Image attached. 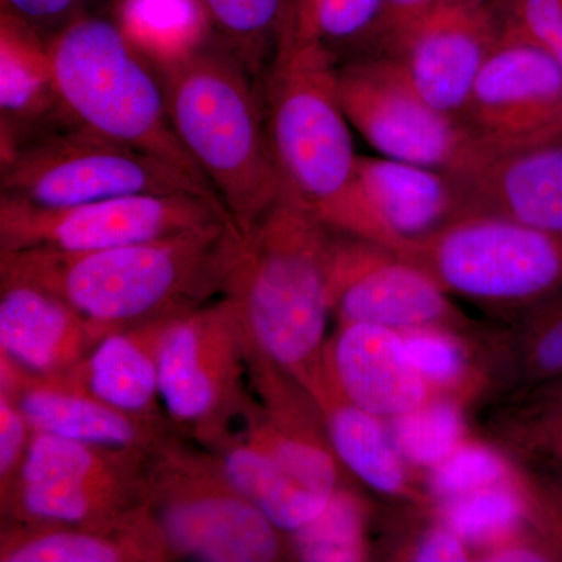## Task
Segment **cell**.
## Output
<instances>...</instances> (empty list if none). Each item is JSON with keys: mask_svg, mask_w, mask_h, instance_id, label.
<instances>
[{"mask_svg": "<svg viewBox=\"0 0 562 562\" xmlns=\"http://www.w3.org/2000/svg\"><path fill=\"white\" fill-rule=\"evenodd\" d=\"M517 487L531 530L562 561V479L520 464Z\"/></svg>", "mask_w": 562, "mask_h": 562, "instance_id": "obj_36", "label": "cell"}, {"mask_svg": "<svg viewBox=\"0 0 562 562\" xmlns=\"http://www.w3.org/2000/svg\"><path fill=\"white\" fill-rule=\"evenodd\" d=\"M171 550L143 505L124 519L101 527H27L2 532V562H161Z\"/></svg>", "mask_w": 562, "mask_h": 562, "instance_id": "obj_22", "label": "cell"}, {"mask_svg": "<svg viewBox=\"0 0 562 562\" xmlns=\"http://www.w3.org/2000/svg\"><path fill=\"white\" fill-rule=\"evenodd\" d=\"M324 419L328 442L342 468L366 486L386 497L428 512L432 502L392 441L386 422L350 405L328 384L316 402Z\"/></svg>", "mask_w": 562, "mask_h": 562, "instance_id": "obj_24", "label": "cell"}, {"mask_svg": "<svg viewBox=\"0 0 562 562\" xmlns=\"http://www.w3.org/2000/svg\"><path fill=\"white\" fill-rule=\"evenodd\" d=\"M2 149L33 133L70 121L63 111L46 60V43L27 27L2 16Z\"/></svg>", "mask_w": 562, "mask_h": 562, "instance_id": "obj_25", "label": "cell"}, {"mask_svg": "<svg viewBox=\"0 0 562 562\" xmlns=\"http://www.w3.org/2000/svg\"><path fill=\"white\" fill-rule=\"evenodd\" d=\"M392 251L505 322L562 290V233L503 217L471 214Z\"/></svg>", "mask_w": 562, "mask_h": 562, "instance_id": "obj_8", "label": "cell"}, {"mask_svg": "<svg viewBox=\"0 0 562 562\" xmlns=\"http://www.w3.org/2000/svg\"><path fill=\"white\" fill-rule=\"evenodd\" d=\"M202 192L201 173L65 121L2 149L0 201L63 210L136 194ZM217 198V195H216Z\"/></svg>", "mask_w": 562, "mask_h": 562, "instance_id": "obj_6", "label": "cell"}, {"mask_svg": "<svg viewBox=\"0 0 562 562\" xmlns=\"http://www.w3.org/2000/svg\"><path fill=\"white\" fill-rule=\"evenodd\" d=\"M328 303L339 324L366 322L397 331L439 327L480 341L492 328L387 247L338 232L328 262Z\"/></svg>", "mask_w": 562, "mask_h": 562, "instance_id": "obj_13", "label": "cell"}, {"mask_svg": "<svg viewBox=\"0 0 562 562\" xmlns=\"http://www.w3.org/2000/svg\"><path fill=\"white\" fill-rule=\"evenodd\" d=\"M147 458L32 431L2 509L14 525L101 527L143 505Z\"/></svg>", "mask_w": 562, "mask_h": 562, "instance_id": "obj_11", "label": "cell"}, {"mask_svg": "<svg viewBox=\"0 0 562 562\" xmlns=\"http://www.w3.org/2000/svg\"><path fill=\"white\" fill-rule=\"evenodd\" d=\"M324 369L339 397L383 420L439 397L414 368L401 331L382 325L339 324L325 344Z\"/></svg>", "mask_w": 562, "mask_h": 562, "instance_id": "obj_15", "label": "cell"}, {"mask_svg": "<svg viewBox=\"0 0 562 562\" xmlns=\"http://www.w3.org/2000/svg\"><path fill=\"white\" fill-rule=\"evenodd\" d=\"M231 221L220 199L202 192L124 195L63 210L0 201V251L87 254L172 238Z\"/></svg>", "mask_w": 562, "mask_h": 562, "instance_id": "obj_12", "label": "cell"}, {"mask_svg": "<svg viewBox=\"0 0 562 562\" xmlns=\"http://www.w3.org/2000/svg\"><path fill=\"white\" fill-rule=\"evenodd\" d=\"M465 408L454 398L436 397L414 412L384 422L406 464L427 472L471 438Z\"/></svg>", "mask_w": 562, "mask_h": 562, "instance_id": "obj_32", "label": "cell"}, {"mask_svg": "<svg viewBox=\"0 0 562 562\" xmlns=\"http://www.w3.org/2000/svg\"><path fill=\"white\" fill-rule=\"evenodd\" d=\"M157 61L173 131L247 235L283 191L266 135L260 83L210 36Z\"/></svg>", "mask_w": 562, "mask_h": 562, "instance_id": "obj_4", "label": "cell"}, {"mask_svg": "<svg viewBox=\"0 0 562 562\" xmlns=\"http://www.w3.org/2000/svg\"><path fill=\"white\" fill-rule=\"evenodd\" d=\"M266 135L283 190L331 231L382 244L390 235L366 202L336 61L310 43L284 40L260 83Z\"/></svg>", "mask_w": 562, "mask_h": 562, "instance_id": "obj_3", "label": "cell"}, {"mask_svg": "<svg viewBox=\"0 0 562 562\" xmlns=\"http://www.w3.org/2000/svg\"><path fill=\"white\" fill-rule=\"evenodd\" d=\"M384 9L386 0H291L284 40L319 46L341 65L373 47Z\"/></svg>", "mask_w": 562, "mask_h": 562, "instance_id": "obj_28", "label": "cell"}, {"mask_svg": "<svg viewBox=\"0 0 562 562\" xmlns=\"http://www.w3.org/2000/svg\"><path fill=\"white\" fill-rule=\"evenodd\" d=\"M475 561L483 562H552V550L531 530L530 525L503 541L479 550Z\"/></svg>", "mask_w": 562, "mask_h": 562, "instance_id": "obj_40", "label": "cell"}, {"mask_svg": "<svg viewBox=\"0 0 562 562\" xmlns=\"http://www.w3.org/2000/svg\"><path fill=\"white\" fill-rule=\"evenodd\" d=\"M520 471V462L501 446L471 438L441 464L424 472V490L431 502L447 501L468 492L512 483Z\"/></svg>", "mask_w": 562, "mask_h": 562, "instance_id": "obj_34", "label": "cell"}, {"mask_svg": "<svg viewBox=\"0 0 562 562\" xmlns=\"http://www.w3.org/2000/svg\"><path fill=\"white\" fill-rule=\"evenodd\" d=\"M414 368L439 397L471 405L490 395V379L484 368L482 341L439 327L401 331Z\"/></svg>", "mask_w": 562, "mask_h": 562, "instance_id": "obj_29", "label": "cell"}, {"mask_svg": "<svg viewBox=\"0 0 562 562\" xmlns=\"http://www.w3.org/2000/svg\"><path fill=\"white\" fill-rule=\"evenodd\" d=\"M244 235L235 222L87 254L0 251V279L27 281L106 333L171 319L224 295Z\"/></svg>", "mask_w": 562, "mask_h": 562, "instance_id": "obj_1", "label": "cell"}, {"mask_svg": "<svg viewBox=\"0 0 562 562\" xmlns=\"http://www.w3.org/2000/svg\"><path fill=\"white\" fill-rule=\"evenodd\" d=\"M430 516V514H428ZM392 560L413 562L473 561V550L460 536L430 516V524L417 528L401 543L391 547Z\"/></svg>", "mask_w": 562, "mask_h": 562, "instance_id": "obj_37", "label": "cell"}, {"mask_svg": "<svg viewBox=\"0 0 562 562\" xmlns=\"http://www.w3.org/2000/svg\"><path fill=\"white\" fill-rule=\"evenodd\" d=\"M369 505L361 495L339 486L319 516L288 535L292 560L361 562L371 560Z\"/></svg>", "mask_w": 562, "mask_h": 562, "instance_id": "obj_30", "label": "cell"}, {"mask_svg": "<svg viewBox=\"0 0 562 562\" xmlns=\"http://www.w3.org/2000/svg\"><path fill=\"white\" fill-rule=\"evenodd\" d=\"M482 353L490 395L503 405L562 383V290L492 327Z\"/></svg>", "mask_w": 562, "mask_h": 562, "instance_id": "obj_23", "label": "cell"}, {"mask_svg": "<svg viewBox=\"0 0 562 562\" xmlns=\"http://www.w3.org/2000/svg\"><path fill=\"white\" fill-rule=\"evenodd\" d=\"M543 146H562V98L554 102L527 131L495 144L491 150L505 151Z\"/></svg>", "mask_w": 562, "mask_h": 562, "instance_id": "obj_41", "label": "cell"}, {"mask_svg": "<svg viewBox=\"0 0 562 562\" xmlns=\"http://www.w3.org/2000/svg\"><path fill=\"white\" fill-rule=\"evenodd\" d=\"M562 98V69L541 47L498 35L484 61L462 121L487 147L531 127Z\"/></svg>", "mask_w": 562, "mask_h": 562, "instance_id": "obj_17", "label": "cell"}, {"mask_svg": "<svg viewBox=\"0 0 562 562\" xmlns=\"http://www.w3.org/2000/svg\"><path fill=\"white\" fill-rule=\"evenodd\" d=\"M522 402H562V383L531 392V394L525 395L524 398L514 403ZM509 405H513V403H509Z\"/></svg>", "mask_w": 562, "mask_h": 562, "instance_id": "obj_43", "label": "cell"}, {"mask_svg": "<svg viewBox=\"0 0 562 562\" xmlns=\"http://www.w3.org/2000/svg\"><path fill=\"white\" fill-rule=\"evenodd\" d=\"M102 336L57 295L0 279V357L38 379L60 380L83 361Z\"/></svg>", "mask_w": 562, "mask_h": 562, "instance_id": "obj_18", "label": "cell"}, {"mask_svg": "<svg viewBox=\"0 0 562 562\" xmlns=\"http://www.w3.org/2000/svg\"><path fill=\"white\" fill-rule=\"evenodd\" d=\"M0 391L13 398L33 431L49 432L111 452L147 458L176 435L168 422L117 412L58 380L27 375L3 357H0Z\"/></svg>", "mask_w": 562, "mask_h": 562, "instance_id": "obj_16", "label": "cell"}, {"mask_svg": "<svg viewBox=\"0 0 562 562\" xmlns=\"http://www.w3.org/2000/svg\"><path fill=\"white\" fill-rule=\"evenodd\" d=\"M336 232L286 191L244 235L225 294L235 303L251 357L301 384L327 386L328 262Z\"/></svg>", "mask_w": 562, "mask_h": 562, "instance_id": "obj_2", "label": "cell"}, {"mask_svg": "<svg viewBox=\"0 0 562 562\" xmlns=\"http://www.w3.org/2000/svg\"><path fill=\"white\" fill-rule=\"evenodd\" d=\"M497 41L494 9L486 3H452L403 25L380 41L371 55L397 63L420 98L462 120L476 77Z\"/></svg>", "mask_w": 562, "mask_h": 562, "instance_id": "obj_14", "label": "cell"}, {"mask_svg": "<svg viewBox=\"0 0 562 562\" xmlns=\"http://www.w3.org/2000/svg\"><path fill=\"white\" fill-rule=\"evenodd\" d=\"M143 506L173 560H288V538L233 487L211 452L172 435L144 461Z\"/></svg>", "mask_w": 562, "mask_h": 562, "instance_id": "obj_7", "label": "cell"}, {"mask_svg": "<svg viewBox=\"0 0 562 562\" xmlns=\"http://www.w3.org/2000/svg\"><path fill=\"white\" fill-rule=\"evenodd\" d=\"M357 173L366 202L390 235L391 250L468 216L460 181L450 173L364 155H358Z\"/></svg>", "mask_w": 562, "mask_h": 562, "instance_id": "obj_19", "label": "cell"}, {"mask_svg": "<svg viewBox=\"0 0 562 562\" xmlns=\"http://www.w3.org/2000/svg\"><path fill=\"white\" fill-rule=\"evenodd\" d=\"M210 450L233 487L286 536L319 516L331 498L292 479L241 435H231Z\"/></svg>", "mask_w": 562, "mask_h": 562, "instance_id": "obj_26", "label": "cell"}, {"mask_svg": "<svg viewBox=\"0 0 562 562\" xmlns=\"http://www.w3.org/2000/svg\"><path fill=\"white\" fill-rule=\"evenodd\" d=\"M336 87L347 121L383 157L464 177L492 155L468 122L420 98L391 58L336 65Z\"/></svg>", "mask_w": 562, "mask_h": 562, "instance_id": "obj_10", "label": "cell"}, {"mask_svg": "<svg viewBox=\"0 0 562 562\" xmlns=\"http://www.w3.org/2000/svg\"><path fill=\"white\" fill-rule=\"evenodd\" d=\"M32 431L13 398L0 391V497L10 491L20 472Z\"/></svg>", "mask_w": 562, "mask_h": 562, "instance_id": "obj_38", "label": "cell"}, {"mask_svg": "<svg viewBox=\"0 0 562 562\" xmlns=\"http://www.w3.org/2000/svg\"><path fill=\"white\" fill-rule=\"evenodd\" d=\"M427 513L471 547L473 561L479 550L528 527L517 479L435 502Z\"/></svg>", "mask_w": 562, "mask_h": 562, "instance_id": "obj_31", "label": "cell"}, {"mask_svg": "<svg viewBox=\"0 0 562 562\" xmlns=\"http://www.w3.org/2000/svg\"><path fill=\"white\" fill-rule=\"evenodd\" d=\"M492 435L520 464L562 479V402L503 405Z\"/></svg>", "mask_w": 562, "mask_h": 562, "instance_id": "obj_33", "label": "cell"}, {"mask_svg": "<svg viewBox=\"0 0 562 562\" xmlns=\"http://www.w3.org/2000/svg\"><path fill=\"white\" fill-rule=\"evenodd\" d=\"M454 179L468 216L487 214L562 233V146L492 151L475 171Z\"/></svg>", "mask_w": 562, "mask_h": 562, "instance_id": "obj_20", "label": "cell"}, {"mask_svg": "<svg viewBox=\"0 0 562 562\" xmlns=\"http://www.w3.org/2000/svg\"><path fill=\"white\" fill-rule=\"evenodd\" d=\"M452 3H486V0H386V9H384L373 50L379 46L380 41L397 32L403 25L409 24L428 11L438 7L452 5Z\"/></svg>", "mask_w": 562, "mask_h": 562, "instance_id": "obj_42", "label": "cell"}, {"mask_svg": "<svg viewBox=\"0 0 562 562\" xmlns=\"http://www.w3.org/2000/svg\"><path fill=\"white\" fill-rule=\"evenodd\" d=\"M498 35L541 47L562 69V0H502Z\"/></svg>", "mask_w": 562, "mask_h": 562, "instance_id": "obj_35", "label": "cell"}, {"mask_svg": "<svg viewBox=\"0 0 562 562\" xmlns=\"http://www.w3.org/2000/svg\"><path fill=\"white\" fill-rule=\"evenodd\" d=\"M210 38L232 54L258 83L271 69L290 25L291 0H192Z\"/></svg>", "mask_w": 562, "mask_h": 562, "instance_id": "obj_27", "label": "cell"}, {"mask_svg": "<svg viewBox=\"0 0 562 562\" xmlns=\"http://www.w3.org/2000/svg\"><path fill=\"white\" fill-rule=\"evenodd\" d=\"M171 319L106 333L83 361L58 382L85 392L117 412L140 419L168 422L162 412L158 382V346Z\"/></svg>", "mask_w": 562, "mask_h": 562, "instance_id": "obj_21", "label": "cell"}, {"mask_svg": "<svg viewBox=\"0 0 562 562\" xmlns=\"http://www.w3.org/2000/svg\"><path fill=\"white\" fill-rule=\"evenodd\" d=\"M250 346L227 294L172 317L158 346L162 412L172 431L213 449L250 402Z\"/></svg>", "mask_w": 562, "mask_h": 562, "instance_id": "obj_9", "label": "cell"}, {"mask_svg": "<svg viewBox=\"0 0 562 562\" xmlns=\"http://www.w3.org/2000/svg\"><path fill=\"white\" fill-rule=\"evenodd\" d=\"M83 0H2L3 14L27 27L46 43L52 35L80 16Z\"/></svg>", "mask_w": 562, "mask_h": 562, "instance_id": "obj_39", "label": "cell"}, {"mask_svg": "<svg viewBox=\"0 0 562 562\" xmlns=\"http://www.w3.org/2000/svg\"><path fill=\"white\" fill-rule=\"evenodd\" d=\"M46 60L70 121L203 177L173 131L157 57L120 22L80 14L46 41Z\"/></svg>", "mask_w": 562, "mask_h": 562, "instance_id": "obj_5", "label": "cell"}]
</instances>
